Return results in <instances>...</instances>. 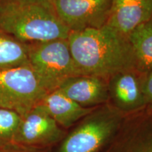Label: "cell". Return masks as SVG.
<instances>
[{"label": "cell", "mask_w": 152, "mask_h": 152, "mask_svg": "<svg viewBox=\"0 0 152 152\" xmlns=\"http://www.w3.org/2000/svg\"><path fill=\"white\" fill-rule=\"evenodd\" d=\"M68 42L75 63L83 75L106 80L122 72L137 71L128 37L108 25L71 32Z\"/></svg>", "instance_id": "obj_1"}, {"label": "cell", "mask_w": 152, "mask_h": 152, "mask_svg": "<svg viewBox=\"0 0 152 152\" xmlns=\"http://www.w3.org/2000/svg\"><path fill=\"white\" fill-rule=\"evenodd\" d=\"M0 30L26 44L68 39L71 33L52 4L4 1L0 5Z\"/></svg>", "instance_id": "obj_2"}, {"label": "cell", "mask_w": 152, "mask_h": 152, "mask_svg": "<svg viewBox=\"0 0 152 152\" xmlns=\"http://www.w3.org/2000/svg\"><path fill=\"white\" fill-rule=\"evenodd\" d=\"M27 45L30 66L48 93L69 77L83 75L73 59L68 39Z\"/></svg>", "instance_id": "obj_3"}, {"label": "cell", "mask_w": 152, "mask_h": 152, "mask_svg": "<svg viewBox=\"0 0 152 152\" xmlns=\"http://www.w3.org/2000/svg\"><path fill=\"white\" fill-rule=\"evenodd\" d=\"M47 94L30 66L0 70V107L23 116Z\"/></svg>", "instance_id": "obj_4"}, {"label": "cell", "mask_w": 152, "mask_h": 152, "mask_svg": "<svg viewBox=\"0 0 152 152\" xmlns=\"http://www.w3.org/2000/svg\"><path fill=\"white\" fill-rule=\"evenodd\" d=\"M92 113L64 139L58 152H96L111 137L119 124L118 114L110 109Z\"/></svg>", "instance_id": "obj_5"}, {"label": "cell", "mask_w": 152, "mask_h": 152, "mask_svg": "<svg viewBox=\"0 0 152 152\" xmlns=\"http://www.w3.org/2000/svg\"><path fill=\"white\" fill-rule=\"evenodd\" d=\"M113 0H53L57 16L71 32L99 28L109 20Z\"/></svg>", "instance_id": "obj_6"}, {"label": "cell", "mask_w": 152, "mask_h": 152, "mask_svg": "<svg viewBox=\"0 0 152 152\" xmlns=\"http://www.w3.org/2000/svg\"><path fill=\"white\" fill-rule=\"evenodd\" d=\"M64 132L40 104L22 116L14 144L45 149L58 142Z\"/></svg>", "instance_id": "obj_7"}, {"label": "cell", "mask_w": 152, "mask_h": 152, "mask_svg": "<svg viewBox=\"0 0 152 152\" xmlns=\"http://www.w3.org/2000/svg\"><path fill=\"white\" fill-rule=\"evenodd\" d=\"M151 18L152 0H113L106 25L128 37Z\"/></svg>", "instance_id": "obj_8"}, {"label": "cell", "mask_w": 152, "mask_h": 152, "mask_svg": "<svg viewBox=\"0 0 152 152\" xmlns=\"http://www.w3.org/2000/svg\"><path fill=\"white\" fill-rule=\"evenodd\" d=\"M57 90L84 107H94L103 104L109 96L105 79L92 75H80L69 77Z\"/></svg>", "instance_id": "obj_9"}, {"label": "cell", "mask_w": 152, "mask_h": 152, "mask_svg": "<svg viewBox=\"0 0 152 152\" xmlns=\"http://www.w3.org/2000/svg\"><path fill=\"white\" fill-rule=\"evenodd\" d=\"M136 71H125L110 77L109 92L120 109L130 111L145 105L141 82Z\"/></svg>", "instance_id": "obj_10"}, {"label": "cell", "mask_w": 152, "mask_h": 152, "mask_svg": "<svg viewBox=\"0 0 152 152\" xmlns=\"http://www.w3.org/2000/svg\"><path fill=\"white\" fill-rule=\"evenodd\" d=\"M39 104L59 126L68 128L74 123L87 116L95 110L94 107H84L74 102L60 90L47 94Z\"/></svg>", "instance_id": "obj_11"}, {"label": "cell", "mask_w": 152, "mask_h": 152, "mask_svg": "<svg viewBox=\"0 0 152 152\" xmlns=\"http://www.w3.org/2000/svg\"><path fill=\"white\" fill-rule=\"evenodd\" d=\"M136 61L137 71H152V19L144 23L128 36Z\"/></svg>", "instance_id": "obj_12"}, {"label": "cell", "mask_w": 152, "mask_h": 152, "mask_svg": "<svg viewBox=\"0 0 152 152\" xmlns=\"http://www.w3.org/2000/svg\"><path fill=\"white\" fill-rule=\"evenodd\" d=\"M30 66L28 45L0 30V70Z\"/></svg>", "instance_id": "obj_13"}, {"label": "cell", "mask_w": 152, "mask_h": 152, "mask_svg": "<svg viewBox=\"0 0 152 152\" xmlns=\"http://www.w3.org/2000/svg\"><path fill=\"white\" fill-rule=\"evenodd\" d=\"M21 118L16 111L0 107V148L14 144Z\"/></svg>", "instance_id": "obj_14"}, {"label": "cell", "mask_w": 152, "mask_h": 152, "mask_svg": "<svg viewBox=\"0 0 152 152\" xmlns=\"http://www.w3.org/2000/svg\"><path fill=\"white\" fill-rule=\"evenodd\" d=\"M132 152H152V125L141 133Z\"/></svg>", "instance_id": "obj_15"}, {"label": "cell", "mask_w": 152, "mask_h": 152, "mask_svg": "<svg viewBox=\"0 0 152 152\" xmlns=\"http://www.w3.org/2000/svg\"><path fill=\"white\" fill-rule=\"evenodd\" d=\"M142 93L145 104H152V71L148 73V75L142 82Z\"/></svg>", "instance_id": "obj_16"}, {"label": "cell", "mask_w": 152, "mask_h": 152, "mask_svg": "<svg viewBox=\"0 0 152 152\" xmlns=\"http://www.w3.org/2000/svg\"><path fill=\"white\" fill-rule=\"evenodd\" d=\"M0 152H45V149L26 147L12 144L0 148Z\"/></svg>", "instance_id": "obj_17"}, {"label": "cell", "mask_w": 152, "mask_h": 152, "mask_svg": "<svg viewBox=\"0 0 152 152\" xmlns=\"http://www.w3.org/2000/svg\"><path fill=\"white\" fill-rule=\"evenodd\" d=\"M7 2L22 4H52L53 0H3Z\"/></svg>", "instance_id": "obj_18"}, {"label": "cell", "mask_w": 152, "mask_h": 152, "mask_svg": "<svg viewBox=\"0 0 152 152\" xmlns=\"http://www.w3.org/2000/svg\"><path fill=\"white\" fill-rule=\"evenodd\" d=\"M2 1H3V0H0V5H1V4L2 3Z\"/></svg>", "instance_id": "obj_19"}, {"label": "cell", "mask_w": 152, "mask_h": 152, "mask_svg": "<svg viewBox=\"0 0 152 152\" xmlns=\"http://www.w3.org/2000/svg\"><path fill=\"white\" fill-rule=\"evenodd\" d=\"M151 19H152V18H151Z\"/></svg>", "instance_id": "obj_20"}]
</instances>
